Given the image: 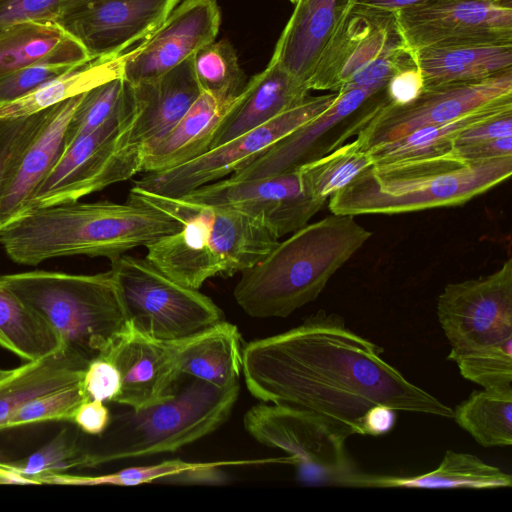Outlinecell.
<instances>
[{"label":"cell","mask_w":512,"mask_h":512,"mask_svg":"<svg viewBox=\"0 0 512 512\" xmlns=\"http://www.w3.org/2000/svg\"><path fill=\"white\" fill-rule=\"evenodd\" d=\"M133 123L105 141L56 186L42 194L32 196L18 214L79 201L86 195L126 181L140 173L141 148L130 142Z\"/></svg>","instance_id":"ffe728a7"},{"label":"cell","mask_w":512,"mask_h":512,"mask_svg":"<svg viewBox=\"0 0 512 512\" xmlns=\"http://www.w3.org/2000/svg\"><path fill=\"white\" fill-rule=\"evenodd\" d=\"M187 378L168 399L138 410L126 407L111 419L104 447L86 451L88 466L174 452L218 429L232 412L239 383L218 387Z\"/></svg>","instance_id":"52a82bcc"},{"label":"cell","mask_w":512,"mask_h":512,"mask_svg":"<svg viewBox=\"0 0 512 512\" xmlns=\"http://www.w3.org/2000/svg\"><path fill=\"white\" fill-rule=\"evenodd\" d=\"M233 462H187L180 459L165 460L158 464L122 469L100 476H79L61 473L39 475L40 484L61 485H119L135 486L145 483L219 485L227 482L222 466Z\"/></svg>","instance_id":"4dcf8cb0"},{"label":"cell","mask_w":512,"mask_h":512,"mask_svg":"<svg viewBox=\"0 0 512 512\" xmlns=\"http://www.w3.org/2000/svg\"><path fill=\"white\" fill-rule=\"evenodd\" d=\"M128 200L157 208L181 226L146 246V258L175 282L199 289L212 277L254 266L279 242L260 220L237 210L200 205L132 186Z\"/></svg>","instance_id":"3957f363"},{"label":"cell","mask_w":512,"mask_h":512,"mask_svg":"<svg viewBox=\"0 0 512 512\" xmlns=\"http://www.w3.org/2000/svg\"><path fill=\"white\" fill-rule=\"evenodd\" d=\"M135 106L133 87L122 73L85 92L68 125L63 151Z\"/></svg>","instance_id":"d590c367"},{"label":"cell","mask_w":512,"mask_h":512,"mask_svg":"<svg viewBox=\"0 0 512 512\" xmlns=\"http://www.w3.org/2000/svg\"><path fill=\"white\" fill-rule=\"evenodd\" d=\"M335 485L368 488L499 489L512 485V476L470 453L447 450L438 467L417 476L367 474L356 468Z\"/></svg>","instance_id":"484cf974"},{"label":"cell","mask_w":512,"mask_h":512,"mask_svg":"<svg viewBox=\"0 0 512 512\" xmlns=\"http://www.w3.org/2000/svg\"><path fill=\"white\" fill-rule=\"evenodd\" d=\"M423 1L425 0H354L353 8L358 11L387 15Z\"/></svg>","instance_id":"816d5d0a"},{"label":"cell","mask_w":512,"mask_h":512,"mask_svg":"<svg viewBox=\"0 0 512 512\" xmlns=\"http://www.w3.org/2000/svg\"><path fill=\"white\" fill-rule=\"evenodd\" d=\"M110 261L128 324L135 331L180 340L224 320L211 298L175 282L146 257L122 254Z\"/></svg>","instance_id":"9c48e42d"},{"label":"cell","mask_w":512,"mask_h":512,"mask_svg":"<svg viewBox=\"0 0 512 512\" xmlns=\"http://www.w3.org/2000/svg\"><path fill=\"white\" fill-rule=\"evenodd\" d=\"M290 2H292L293 4H295L298 0H289Z\"/></svg>","instance_id":"11a10c76"},{"label":"cell","mask_w":512,"mask_h":512,"mask_svg":"<svg viewBox=\"0 0 512 512\" xmlns=\"http://www.w3.org/2000/svg\"><path fill=\"white\" fill-rule=\"evenodd\" d=\"M96 1H99V0H64L59 8V12H58L56 19L59 17L65 16L67 14H70V13H72L90 3L96 2Z\"/></svg>","instance_id":"f5cc1de1"},{"label":"cell","mask_w":512,"mask_h":512,"mask_svg":"<svg viewBox=\"0 0 512 512\" xmlns=\"http://www.w3.org/2000/svg\"><path fill=\"white\" fill-rule=\"evenodd\" d=\"M0 281L47 321L65 349L88 364L105 358L129 327L110 270H34L0 275Z\"/></svg>","instance_id":"8992f818"},{"label":"cell","mask_w":512,"mask_h":512,"mask_svg":"<svg viewBox=\"0 0 512 512\" xmlns=\"http://www.w3.org/2000/svg\"><path fill=\"white\" fill-rule=\"evenodd\" d=\"M192 58L160 77L132 85L137 105L130 131L132 144L142 148L163 137L199 97Z\"/></svg>","instance_id":"7402d4cb"},{"label":"cell","mask_w":512,"mask_h":512,"mask_svg":"<svg viewBox=\"0 0 512 512\" xmlns=\"http://www.w3.org/2000/svg\"><path fill=\"white\" fill-rule=\"evenodd\" d=\"M110 420L111 416L104 402L87 400L79 406L72 421L87 434L101 435L108 427Z\"/></svg>","instance_id":"681fc988"},{"label":"cell","mask_w":512,"mask_h":512,"mask_svg":"<svg viewBox=\"0 0 512 512\" xmlns=\"http://www.w3.org/2000/svg\"><path fill=\"white\" fill-rule=\"evenodd\" d=\"M508 136H512V109L466 128L454 138L452 147Z\"/></svg>","instance_id":"7dc6e473"},{"label":"cell","mask_w":512,"mask_h":512,"mask_svg":"<svg viewBox=\"0 0 512 512\" xmlns=\"http://www.w3.org/2000/svg\"><path fill=\"white\" fill-rule=\"evenodd\" d=\"M46 112L22 119L0 120V199L24 152L43 125ZM1 227L0 222V230Z\"/></svg>","instance_id":"7bdbcfd3"},{"label":"cell","mask_w":512,"mask_h":512,"mask_svg":"<svg viewBox=\"0 0 512 512\" xmlns=\"http://www.w3.org/2000/svg\"><path fill=\"white\" fill-rule=\"evenodd\" d=\"M55 20L23 21L0 31V79L77 42Z\"/></svg>","instance_id":"836d02e7"},{"label":"cell","mask_w":512,"mask_h":512,"mask_svg":"<svg viewBox=\"0 0 512 512\" xmlns=\"http://www.w3.org/2000/svg\"><path fill=\"white\" fill-rule=\"evenodd\" d=\"M237 98L221 99L201 92L180 121L168 133L141 148V172L149 173L170 169L207 152L221 122Z\"/></svg>","instance_id":"cb8c5ba5"},{"label":"cell","mask_w":512,"mask_h":512,"mask_svg":"<svg viewBox=\"0 0 512 512\" xmlns=\"http://www.w3.org/2000/svg\"><path fill=\"white\" fill-rule=\"evenodd\" d=\"M512 174V155L464 161L451 151L433 157L372 165L328 199L340 215H394L465 204Z\"/></svg>","instance_id":"5b68a950"},{"label":"cell","mask_w":512,"mask_h":512,"mask_svg":"<svg viewBox=\"0 0 512 512\" xmlns=\"http://www.w3.org/2000/svg\"><path fill=\"white\" fill-rule=\"evenodd\" d=\"M456 423L483 447L512 444V390H475L453 410Z\"/></svg>","instance_id":"e575fe53"},{"label":"cell","mask_w":512,"mask_h":512,"mask_svg":"<svg viewBox=\"0 0 512 512\" xmlns=\"http://www.w3.org/2000/svg\"><path fill=\"white\" fill-rule=\"evenodd\" d=\"M180 0H99L57 18L92 59L116 58L146 41Z\"/></svg>","instance_id":"2e32d148"},{"label":"cell","mask_w":512,"mask_h":512,"mask_svg":"<svg viewBox=\"0 0 512 512\" xmlns=\"http://www.w3.org/2000/svg\"><path fill=\"white\" fill-rule=\"evenodd\" d=\"M371 236L352 215L307 223L241 272L234 298L253 318L287 317L314 301Z\"/></svg>","instance_id":"277c9868"},{"label":"cell","mask_w":512,"mask_h":512,"mask_svg":"<svg viewBox=\"0 0 512 512\" xmlns=\"http://www.w3.org/2000/svg\"><path fill=\"white\" fill-rule=\"evenodd\" d=\"M512 95V70L474 82L424 87L412 102L394 105L384 90L370 100L369 114L356 132L366 151L418 128L456 119L497 99Z\"/></svg>","instance_id":"8fae6325"},{"label":"cell","mask_w":512,"mask_h":512,"mask_svg":"<svg viewBox=\"0 0 512 512\" xmlns=\"http://www.w3.org/2000/svg\"><path fill=\"white\" fill-rule=\"evenodd\" d=\"M244 427L259 443L287 454L289 464L335 485L355 467L345 452L346 438L316 415L261 402L244 415Z\"/></svg>","instance_id":"7c38bea8"},{"label":"cell","mask_w":512,"mask_h":512,"mask_svg":"<svg viewBox=\"0 0 512 512\" xmlns=\"http://www.w3.org/2000/svg\"><path fill=\"white\" fill-rule=\"evenodd\" d=\"M187 338L155 339L129 326L104 358L121 376L114 402L138 410L171 397L183 377L181 353Z\"/></svg>","instance_id":"ac0fdd59"},{"label":"cell","mask_w":512,"mask_h":512,"mask_svg":"<svg viewBox=\"0 0 512 512\" xmlns=\"http://www.w3.org/2000/svg\"><path fill=\"white\" fill-rule=\"evenodd\" d=\"M411 57L424 87L474 82L512 70V41L427 47Z\"/></svg>","instance_id":"4316f807"},{"label":"cell","mask_w":512,"mask_h":512,"mask_svg":"<svg viewBox=\"0 0 512 512\" xmlns=\"http://www.w3.org/2000/svg\"><path fill=\"white\" fill-rule=\"evenodd\" d=\"M447 359L457 364L463 378L483 389L512 390V337L462 351L450 350Z\"/></svg>","instance_id":"f35d334b"},{"label":"cell","mask_w":512,"mask_h":512,"mask_svg":"<svg viewBox=\"0 0 512 512\" xmlns=\"http://www.w3.org/2000/svg\"><path fill=\"white\" fill-rule=\"evenodd\" d=\"M512 109V95L497 99L451 121L418 128L367 150L372 165L433 157L451 151L454 138L466 128Z\"/></svg>","instance_id":"f546056e"},{"label":"cell","mask_w":512,"mask_h":512,"mask_svg":"<svg viewBox=\"0 0 512 512\" xmlns=\"http://www.w3.org/2000/svg\"><path fill=\"white\" fill-rule=\"evenodd\" d=\"M350 0H298L270 60L305 81Z\"/></svg>","instance_id":"d4e9b609"},{"label":"cell","mask_w":512,"mask_h":512,"mask_svg":"<svg viewBox=\"0 0 512 512\" xmlns=\"http://www.w3.org/2000/svg\"><path fill=\"white\" fill-rule=\"evenodd\" d=\"M192 63L201 92L221 99H235L247 83L236 51L226 39L201 48Z\"/></svg>","instance_id":"74e56055"},{"label":"cell","mask_w":512,"mask_h":512,"mask_svg":"<svg viewBox=\"0 0 512 512\" xmlns=\"http://www.w3.org/2000/svg\"><path fill=\"white\" fill-rule=\"evenodd\" d=\"M353 1L345 7L307 80L310 90L385 87L393 74L414 65L394 15L358 11Z\"/></svg>","instance_id":"ba28073f"},{"label":"cell","mask_w":512,"mask_h":512,"mask_svg":"<svg viewBox=\"0 0 512 512\" xmlns=\"http://www.w3.org/2000/svg\"><path fill=\"white\" fill-rule=\"evenodd\" d=\"M243 347L240 332L225 320L188 337L181 353V374L226 387L239 383Z\"/></svg>","instance_id":"f1b7e54d"},{"label":"cell","mask_w":512,"mask_h":512,"mask_svg":"<svg viewBox=\"0 0 512 512\" xmlns=\"http://www.w3.org/2000/svg\"><path fill=\"white\" fill-rule=\"evenodd\" d=\"M88 363L64 347L38 361L18 367L0 382V431L11 415L36 397L82 381Z\"/></svg>","instance_id":"83f0119b"},{"label":"cell","mask_w":512,"mask_h":512,"mask_svg":"<svg viewBox=\"0 0 512 512\" xmlns=\"http://www.w3.org/2000/svg\"><path fill=\"white\" fill-rule=\"evenodd\" d=\"M338 92L308 96L302 103L182 165L145 173L133 186L148 192L182 197L190 191L223 179L257 158L283 137L330 107Z\"/></svg>","instance_id":"30bf717a"},{"label":"cell","mask_w":512,"mask_h":512,"mask_svg":"<svg viewBox=\"0 0 512 512\" xmlns=\"http://www.w3.org/2000/svg\"><path fill=\"white\" fill-rule=\"evenodd\" d=\"M0 346L27 362L63 348L61 338L47 321L1 281Z\"/></svg>","instance_id":"d6a6232c"},{"label":"cell","mask_w":512,"mask_h":512,"mask_svg":"<svg viewBox=\"0 0 512 512\" xmlns=\"http://www.w3.org/2000/svg\"><path fill=\"white\" fill-rule=\"evenodd\" d=\"M382 349L336 313L318 310L298 326L243 347L242 374L261 402L310 412L346 439L365 435L374 406L453 418V409L408 381Z\"/></svg>","instance_id":"6da1fadb"},{"label":"cell","mask_w":512,"mask_h":512,"mask_svg":"<svg viewBox=\"0 0 512 512\" xmlns=\"http://www.w3.org/2000/svg\"><path fill=\"white\" fill-rule=\"evenodd\" d=\"M423 88L420 71L415 65H410L392 75L384 88V94L389 103L405 105L417 98Z\"/></svg>","instance_id":"bcb514c9"},{"label":"cell","mask_w":512,"mask_h":512,"mask_svg":"<svg viewBox=\"0 0 512 512\" xmlns=\"http://www.w3.org/2000/svg\"><path fill=\"white\" fill-rule=\"evenodd\" d=\"M384 88L354 87L339 91L334 103L325 111L236 169L230 178L244 180L266 177L296 169L325 155L324 140L348 121L369 98Z\"/></svg>","instance_id":"d6986e66"},{"label":"cell","mask_w":512,"mask_h":512,"mask_svg":"<svg viewBox=\"0 0 512 512\" xmlns=\"http://www.w3.org/2000/svg\"><path fill=\"white\" fill-rule=\"evenodd\" d=\"M179 198L247 214L278 238L305 226L326 204L309 193L298 168L255 179H221Z\"/></svg>","instance_id":"9a60e30c"},{"label":"cell","mask_w":512,"mask_h":512,"mask_svg":"<svg viewBox=\"0 0 512 512\" xmlns=\"http://www.w3.org/2000/svg\"><path fill=\"white\" fill-rule=\"evenodd\" d=\"M83 95L84 93L47 109L43 125L2 191V227L19 213L61 156L68 125Z\"/></svg>","instance_id":"603a6c76"},{"label":"cell","mask_w":512,"mask_h":512,"mask_svg":"<svg viewBox=\"0 0 512 512\" xmlns=\"http://www.w3.org/2000/svg\"><path fill=\"white\" fill-rule=\"evenodd\" d=\"M180 226L159 209L135 201H75L18 214L0 230V244L21 265L76 255L111 260Z\"/></svg>","instance_id":"7a4b0ae2"},{"label":"cell","mask_w":512,"mask_h":512,"mask_svg":"<svg viewBox=\"0 0 512 512\" xmlns=\"http://www.w3.org/2000/svg\"><path fill=\"white\" fill-rule=\"evenodd\" d=\"M64 0H0V31L23 21L55 20Z\"/></svg>","instance_id":"f6af8a7d"},{"label":"cell","mask_w":512,"mask_h":512,"mask_svg":"<svg viewBox=\"0 0 512 512\" xmlns=\"http://www.w3.org/2000/svg\"><path fill=\"white\" fill-rule=\"evenodd\" d=\"M89 400L82 381L27 402L16 410L4 425V429L46 421H72L79 406Z\"/></svg>","instance_id":"b9f144b4"},{"label":"cell","mask_w":512,"mask_h":512,"mask_svg":"<svg viewBox=\"0 0 512 512\" xmlns=\"http://www.w3.org/2000/svg\"><path fill=\"white\" fill-rule=\"evenodd\" d=\"M451 153L464 161H481L512 155V136L454 146Z\"/></svg>","instance_id":"c3c4849f"},{"label":"cell","mask_w":512,"mask_h":512,"mask_svg":"<svg viewBox=\"0 0 512 512\" xmlns=\"http://www.w3.org/2000/svg\"><path fill=\"white\" fill-rule=\"evenodd\" d=\"M407 52L512 41V0H425L393 13Z\"/></svg>","instance_id":"4fadbf2b"},{"label":"cell","mask_w":512,"mask_h":512,"mask_svg":"<svg viewBox=\"0 0 512 512\" xmlns=\"http://www.w3.org/2000/svg\"><path fill=\"white\" fill-rule=\"evenodd\" d=\"M17 370L18 367L13 369H0V382L12 376Z\"/></svg>","instance_id":"db71d44e"},{"label":"cell","mask_w":512,"mask_h":512,"mask_svg":"<svg viewBox=\"0 0 512 512\" xmlns=\"http://www.w3.org/2000/svg\"><path fill=\"white\" fill-rule=\"evenodd\" d=\"M123 55L116 58L91 60L49 80L23 96L0 102V120L30 117L116 77L122 73Z\"/></svg>","instance_id":"1f68e13d"},{"label":"cell","mask_w":512,"mask_h":512,"mask_svg":"<svg viewBox=\"0 0 512 512\" xmlns=\"http://www.w3.org/2000/svg\"><path fill=\"white\" fill-rule=\"evenodd\" d=\"M0 484H3V483H2V479H1V476H0Z\"/></svg>","instance_id":"9f6ffc18"},{"label":"cell","mask_w":512,"mask_h":512,"mask_svg":"<svg viewBox=\"0 0 512 512\" xmlns=\"http://www.w3.org/2000/svg\"><path fill=\"white\" fill-rule=\"evenodd\" d=\"M82 385L89 400L114 402L121 389V376L111 361L98 358L89 363Z\"/></svg>","instance_id":"ee69618b"},{"label":"cell","mask_w":512,"mask_h":512,"mask_svg":"<svg viewBox=\"0 0 512 512\" xmlns=\"http://www.w3.org/2000/svg\"><path fill=\"white\" fill-rule=\"evenodd\" d=\"M0 465L35 480L39 475L61 473L74 467L88 466V457L67 429H62L50 442L28 457Z\"/></svg>","instance_id":"60d3db41"},{"label":"cell","mask_w":512,"mask_h":512,"mask_svg":"<svg viewBox=\"0 0 512 512\" xmlns=\"http://www.w3.org/2000/svg\"><path fill=\"white\" fill-rule=\"evenodd\" d=\"M396 422V410L384 405L372 407L364 419L365 435L381 436L390 432Z\"/></svg>","instance_id":"f907efd6"},{"label":"cell","mask_w":512,"mask_h":512,"mask_svg":"<svg viewBox=\"0 0 512 512\" xmlns=\"http://www.w3.org/2000/svg\"><path fill=\"white\" fill-rule=\"evenodd\" d=\"M309 91L305 81L270 60L263 71L246 83L216 131L209 150L297 106L309 96Z\"/></svg>","instance_id":"44dd1931"},{"label":"cell","mask_w":512,"mask_h":512,"mask_svg":"<svg viewBox=\"0 0 512 512\" xmlns=\"http://www.w3.org/2000/svg\"><path fill=\"white\" fill-rule=\"evenodd\" d=\"M437 316L452 351L512 337V259L495 272L447 284L437 299Z\"/></svg>","instance_id":"5bb4252c"},{"label":"cell","mask_w":512,"mask_h":512,"mask_svg":"<svg viewBox=\"0 0 512 512\" xmlns=\"http://www.w3.org/2000/svg\"><path fill=\"white\" fill-rule=\"evenodd\" d=\"M92 59L77 41L59 54L29 65L0 79V102L27 94L38 86Z\"/></svg>","instance_id":"ab89813d"},{"label":"cell","mask_w":512,"mask_h":512,"mask_svg":"<svg viewBox=\"0 0 512 512\" xmlns=\"http://www.w3.org/2000/svg\"><path fill=\"white\" fill-rule=\"evenodd\" d=\"M220 22L217 0L182 1L146 41L123 55L122 76L131 85L160 77L215 41Z\"/></svg>","instance_id":"e0dca14e"},{"label":"cell","mask_w":512,"mask_h":512,"mask_svg":"<svg viewBox=\"0 0 512 512\" xmlns=\"http://www.w3.org/2000/svg\"><path fill=\"white\" fill-rule=\"evenodd\" d=\"M372 166L369 153L359 143L341 145L327 154L298 167L309 193L327 202L363 170Z\"/></svg>","instance_id":"8d00e7d4"}]
</instances>
